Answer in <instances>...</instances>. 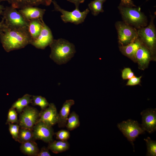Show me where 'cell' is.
I'll return each instance as SVG.
<instances>
[{
    "label": "cell",
    "mask_w": 156,
    "mask_h": 156,
    "mask_svg": "<svg viewBox=\"0 0 156 156\" xmlns=\"http://www.w3.org/2000/svg\"><path fill=\"white\" fill-rule=\"evenodd\" d=\"M118 8L125 23L138 29L147 25L146 18L141 12L140 8L119 5Z\"/></svg>",
    "instance_id": "3957f363"
},
{
    "label": "cell",
    "mask_w": 156,
    "mask_h": 156,
    "mask_svg": "<svg viewBox=\"0 0 156 156\" xmlns=\"http://www.w3.org/2000/svg\"><path fill=\"white\" fill-rule=\"evenodd\" d=\"M70 144L67 140H53L49 143L48 148L53 153L57 154L68 150Z\"/></svg>",
    "instance_id": "ffe728a7"
},
{
    "label": "cell",
    "mask_w": 156,
    "mask_h": 156,
    "mask_svg": "<svg viewBox=\"0 0 156 156\" xmlns=\"http://www.w3.org/2000/svg\"><path fill=\"white\" fill-rule=\"evenodd\" d=\"M32 97L33 105L39 106L41 110L45 109L49 104L46 99L41 96L34 95Z\"/></svg>",
    "instance_id": "484cf974"
},
{
    "label": "cell",
    "mask_w": 156,
    "mask_h": 156,
    "mask_svg": "<svg viewBox=\"0 0 156 156\" xmlns=\"http://www.w3.org/2000/svg\"><path fill=\"white\" fill-rule=\"evenodd\" d=\"M147 146L146 156H156V141L152 140L149 137L144 139Z\"/></svg>",
    "instance_id": "4316f807"
},
{
    "label": "cell",
    "mask_w": 156,
    "mask_h": 156,
    "mask_svg": "<svg viewBox=\"0 0 156 156\" xmlns=\"http://www.w3.org/2000/svg\"><path fill=\"white\" fill-rule=\"evenodd\" d=\"M142 76L137 77L134 76L129 79L126 84V86H134L140 84Z\"/></svg>",
    "instance_id": "1f68e13d"
},
{
    "label": "cell",
    "mask_w": 156,
    "mask_h": 156,
    "mask_svg": "<svg viewBox=\"0 0 156 156\" xmlns=\"http://www.w3.org/2000/svg\"><path fill=\"white\" fill-rule=\"evenodd\" d=\"M134 76V73L129 68H125L122 71L121 76L124 80L129 79Z\"/></svg>",
    "instance_id": "4dcf8cb0"
},
{
    "label": "cell",
    "mask_w": 156,
    "mask_h": 156,
    "mask_svg": "<svg viewBox=\"0 0 156 156\" xmlns=\"http://www.w3.org/2000/svg\"><path fill=\"white\" fill-rule=\"evenodd\" d=\"M103 3V2L97 0L92 1L88 5V8L94 16H97L100 12H104Z\"/></svg>",
    "instance_id": "d4e9b609"
},
{
    "label": "cell",
    "mask_w": 156,
    "mask_h": 156,
    "mask_svg": "<svg viewBox=\"0 0 156 156\" xmlns=\"http://www.w3.org/2000/svg\"><path fill=\"white\" fill-rule=\"evenodd\" d=\"M20 128L17 141L21 144L29 141L34 140L32 129Z\"/></svg>",
    "instance_id": "603a6c76"
},
{
    "label": "cell",
    "mask_w": 156,
    "mask_h": 156,
    "mask_svg": "<svg viewBox=\"0 0 156 156\" xmlns=\"http://www.w3.org/2000/svg\"><path fill=\"white\" fill-rule=\"evenodd\" d=\"M142 116L141 125L145 131L152 133L156 130V109L148 108L141 113Z\"/></svg>",
    "instance_id": "4fadbf2b"
},
{
    "label": "cell",
    "mask_w": 156,
    "mask_h": 156,
    "mask_svg": "<svg viewBox=\"0 0 156 156\" xmlns=\"http://www.w3.org/2000/svg\"><path fill=\"white\" fill-rule=\"evenodd\" d=\"M52 127L42 122H38L32 129L34 140H41L48 143L53 141L54 133Z\"/></svg>",
    "instance_id": "30bf717a"
},
{
    "label": "cell",
    "mask_w": 156,
    "mask_h": 156,
    "mask_svg": "<svg viewBox=\"0 0 156 156\" xmlns=\"http://www.w3.org/2000/svg\"><path fill=\"white\" fill-rule=\"evenodd\" d=\"M68 1L74 4L75 8H79V4L84 2L85 0H67Z\"/></svg>",
    "instance_id": "e575fe53"
},
{
    "label": "cell",
    "mask_w": 156,
    "mask_h": 156,
    "mask_svg": "<svg viewBox=\"0 0 156 156\" xmlns=\"http://www.w3.org/2000/svg\"><path fill=\"white\" fill-rule=\"evenodd\" d=\"M20 149L24 154L31 156H37L40 150L37 144L34 140L21 143Z\"/></svg>",
    "instance_id": "44dd1931"
},
{
    "label": "cell",
    "mask_w": 156,
    "mask_h": 156,
    "mask_svg": "<svg viewBox=\"0 0 156 156\" xmlns=\"http://www.w3.org/2000/svg\"><path fill=\"white\" fill-rule=\"evenodd\" d=\"M2 15L7 27L28 29L29 21L16 8L11 6L5 8Z\"/></svg>",
    "instance_id": "277c9868"
},
{
    "label": "cell",
    "mask_w": 156,
    "mask_h": 156,
    "mask_svg": "<svg viewBox=\"0 0 156 156\" xmlns=\"http://www.w3.org/2000/svg\"><path fill=\"white\" fill-rule=\"evenodd\" d=\"M18 11L29 21L35 19H43L46 10L35 6H29L20 9Z\"/></svg>",
    "instance_id": "2e32d148"
},
{
    "label": "cell",
    "mask_w": 156,
    "mask_h": 156,
    "mask_svg": "<svg viewBox=\"0 0 156 156\" xmlns=\"http://www.w3.org/2000/svg\"><path fill=\"white\" fill-rule=\"evenodd\" d=\"M115 26L118 32V41L121 45H127L138 37L136 28L125 23L118 22Z\"/></svg>",
    "instance_id": "ba28073f"
},
{
    "label": "cell",
    "mask_w": 156,
    "mask_h": 156,
    "mask_svg": "<svg viewBox=\"0 0 156 156\" xmlns=\"http://www.w3.org/2000/svg\"><path fill=\"white\" fill-rule=\"evenodd\" d=\"M32 96L29 94H25L15 101L12 104L11 107L16 109L18 113H21L25 107L32 103Z\"/></svg>",
    "instance_id": "7402d4cb"
},
{
    "label": "cell",
    "mask_w": 156,
    "mask_h": 156,
    "mask_svg": "<svg viewBox=\"0 0 156 156\" xmlns=\"http://www.w3.org/2000/svg\"><path fill=\"white\" fill-rule=\"evenodd\" d=\"M117 126L128 140L134 147L133 142L140 134L145 133V131L141 125L134 120L131 119L124 121L118 124Z\"/></svg>",
    "instance_id": "8992f818"
},
{
    "label": "cell",
    "mask_w": 156,
    "mask_h": 156,
    "mask_svg": "<svg viewBox=\"0 0 156 156\" xmlns=\"http://www.w3.org/2000/svg\"><path fill=\"white\" fill-rule=\"evenodd\" d=\"M97 0L103 2V3L104 2H105L106 1V0Z\"/></svg>",
    "instance_id": "74e56055"
},
{
    "label": "cell",
    "mask_w": 156,
    "mask_h": 156,
    "mask_svg": "<svg viewBox=\"0 0 156 156\" xmlns=\"http://www.w3.org/2000/svg\"><path fill=\"white\" fill-rule=\"evenodd\" d=\"M20 113L18 122L20 127L32 129L39 118V112L38 110L28 105Z\"/></svg>",
    "instance_id": "9c48e42d"
},
{
    "label": "cell",
    "mask_w": 156,
    "mask_h": 156,
    "mask_svg": "<svg viewBox=\"0 0 156 156\" xmlns=\"http://www.w3.org/2000/svg\"><path fill=\"white\" fill-rule=\"evenodd\" d=\"M80 125L78 115L75 112H72L68 118L66 127L68 131H72L78 127Z\"/></svg>",
    "instance_id": "cb8c5ba5"
},
{
    "label": "cell",
    "mask_w": 156,
    "mask_h": 156,
    "mask_svg": "<svg viewBox=\"0 0 156 156\" xmlns=\"http://www.w3.org/2000/svg\"><path fill=\"white\" fill-rule=\"evenodd\" d=\"M74 104L75 101L73 99L66 100L63 104L58 113L59 120L57 124L59 127H66L70 108Z\"/></svg>",
    "instance_id": "ac0fdd59"
},
{
    "label": "cell",
    "mask_w": 156,
    "mask_h": 156,
    "mask_svg": "<svg viewBox=\"0 0 156 156\" xmlns=\"http://www.w3.org/2000/svg\"><path fill=\"white\" fill-rule=\"evenodd\" d=\"M48 148L45 147H42L40 150H39L37 156H50V154Z\"/></svg>",
    "instance_id": "d6a6232c"
},
{
    "label": "cell",
    "mask_w": 156,
    "mask_h": 156,
    "mask_svg": "<svg viewBox=\"0 0 156 156\" xmlns=\"http://www.w3.org/2000/svg\"><path fill=\"white\" fill-rule=\"evenodd\" d=\"M44 22L43 19H40L29 21L28 31L32 40L35 39L38 36Z\"/></svg>",
    "instance_id": "d6986e66"
},
{
    "label": "cell",
    "mask_w": 156,
    "mask_h": 156,
    "mask_svg": "<svg viewBox=\"0 0 156 156\" xmlns=\"http://www.w3.org/2000/svg\"><path fill=\"white\" fill-rule=\"evenodd\" d=\"M59 120L58 113L55 105L53 103H49L48 106L39 112L38 122H42L52 127L57 123Z\"/></svg>",
    "instance_id": "7c38bea8"
},
{
    "label": "cell",
    "mask_w": 156,
    "mask_h": 156,
    "mask_svg": "<svg viewBox=\"0 0 156 156\" xmlns=\"http://www.w3.org/2000/svg\"><path fill=\"white\" fill-rule=\"evenodd\" d=\"M53 39L50 29L44 22L39 35L36 39L31 40L30 44L36 48L44 49L51 44Z\"/></svg>",
    "instance_id": "8fae6325"
},
{
    "label": "cell",
    "mask_w": 156,
    "mask_h": 156,
    "mask_svg": "<svg viewBox=\"0 0 156 156\" xmlns=\"http://www.w3.org/2000/svg\"><path fill=\"white\" fill-rule=\"evenodd\" d=\"M6 27L4 20L3 18H2V21L0 22V34L3 32Z\"/></svg>",
    "instance_id": "d590c367"
},
{
    "label": "cell",
    "mask_w": 156,
    "mask_h": 156,
    "mask_svg": "<svg viewBox=\"0 0 156 156\" xmlns=\"http://www.w3.org/2000/svg\"><path fill=\"white\" fill-rule=\"evenodd\" d=\"M57 139L61 140H67L70 137L69 131L66 130H61L55 133Z\"/></svg>",
    "instance_id": "f546056e"
},
{
    "label": "cell",
    "mask_w": 156,
    "mask_h": 156,
    "mask_svg": "<svg viewBox=\"0 0 156 156\" xmlns=\"http://www.w3.org/2000/svg\"><path fill=\"white\" fill-rule=\"evenodd\" d=\"M153 57L150 51L142 43L135 55V62L138 63L139 68L143 70L146 69Z\"/></svg>",
    "instance_id": "5bb4252c"
},
{
    "label": "cell",
    "mask_w": 156,
    "mask_h": 156,
    "mask_svg": "<svg viewBox=\"0 0 156 156\" xmlns=\"http://www.w3.org/2000/svg\"><path fill=\"white\" fill-rule=\"evenodd\" d=\"M153 18L148 26L138 29L139 38L150 51L153 57L156 53V31Z\"/></svg>",
    "instance_id": "5b68a950"
},
{
    "label": "cell",
    "mask_w": 156,
    "mask_h": 156,
    "mask_svg": "<svg viewBox=\"0 0 156 156\" xmlns=\"http://www.w3.org/2000/svg\"><path fill=\"white\" fill-rule=\"evenodd\" d=\"M2 45L7 52L20 49L30 44L32 39L27 28L6 27L0 34Z\"/></svg>",
    "instance_id": "6da1fadb"
},
{
    "label": "cell",
    "mask_w": 156,
    "mask_h": 156,
    "mask_svg": "<svg viewBox=\"0 0 156 156\" xmlns=\"http://www.w3.org/2000/svg\"><path fill=\"white\" fill-rule=\"evenodd\" d=\"M7 0H0V2L2 1H7Z\"/></svg>",
    "instance_id": "f35d334b"
},
{
    "label": "cell",
    "mask_w": 156,
    "mask_h": 156,
    "mask_svg": "<svg viewBox=\"0 0 156 156\" xmlns=\"http://www.w3.org/2000/svg\"><path fill=\"white\" fill-rule=\"evenodd\" d=\"M5 8L3 5L0 4V15H2L3 10Z\"/></svg>",
    "instance_id": "8d00e7d4"
},
{
    "label": "cell",
    "mask_w": 156,
    "mask_h": 156,
    "mask_svg": "<svg viewBox=\"0 0 156 156\" xmlns=\"http://www.w3.org/2000/svg\"><path fill=\"white\" fill-rule=\"evenodd\" d=\"M49 46L51 49L49 57L59 65L66 63L76 52L74 45L62 38L54 39Z\"/></svg>",
    "instance_id": "7a4b0ae2"
},
{
    "label": "cell",
    "mask_w": 156,
    "mask_h": 156,
    "mask_svg": "<svg viewBox=\"0 0 156 156\" xmlns=\"http://www.w3.org/2000/svg\"><path fill=\"white\" fill-rule=\"evenodd\" d=\"M55 10L60 12L62 15L61 18L65 23H70L75 25H78L83 23L90 12L88 8L83 12H80L79 8H75L72 11H68L62 8L56 2L52 1Z\"/></svg>",
    "instance_id": "52a82bcc"
},
{
    "label": "cell",
    "mask_w": 156,
    "mask_h": 156,
    "mask_svg": "<svg viewBox=\"0 0 156 156\" xmlns=\"http://www.w3.org/2000/svg\"><path fill=\"white\" fill-rule=\"evenodd\" d=\"M120 5L130 7H136L133 4L132 0H121Z\"/></svg>",
    "instance_id": "836d02e7"
},
{
    "label": "cell",
    "mask_w": 156,
    "mask_h": 156,
    "mask_svg": "<svg viewBox=\"0 0 156 156\" xmlns=\"http://www.w3.org/2000/svg\"><path fill=\"white\" fill-rule=\"evenodd\" d=\"M148 0H146V1H148Z\"/></svg>",
    "instance_id": "ab89813d"
},
{
    "label": "cell",
    "mask_w": 156,
    "mask_h": 156,
    "mask_svg": "<svg viewBox=\"0 0 156 156\" xmlns=\"http://www.w3.org/2000/svg\"><path fill=\"white\" fill-rule=\"evenodd\" d=\"M142 43V42L138 37L134 41L127 45H121L120 46V50L123 54L135 62L136 52Z\"/></svg>",
    "instance_id": "e0dca14e"
},
{
    "label": "cell",
    "mask_w": 156,
    "mask_h": 156,
    "mask_svg": "<svg viewBox=\"0 0 156 156\" xmlns=\"http://www.w3.org/2000/svg\"><path fill=\"white\" fill-rule=\"evenodd\" d=\"M9 129L12 138L16 141H17L20 126L17 124H13L11 123H8Z\"/></svg>",
    "instance_id": "f1b7e54d"
},
{
    "label": "cell",
    "mask_w": 156,
    "mask_h": 156,
    "mask_svg": "<svg viewBox=\"0 0 156 156\" xmlns=\"http://www.w3.org/2000/svg\"><path fill=\"white\" fill-rule=\"evenodd\" d=\"M52 0H7L13 7L21 9L29 6H36L40 5H49Z\"/></svg>",
    "instance_id": "9a60e30c"
},
{
    "label": "cell",
    "mask_w": 156,
    "mask_h": 156,
    "mask_svg": "<svg viewBox=\"0 0 156 156\" xmlns=\"http://www.w3.org/2000/svg\"><path fill=\"white\" fill-rule=\"evenodd\" d=\"M17 114L15 109L11 107L8 111L6 124L18 123Z\"/></svg>",
    "instance_id": "83f0119b"
}]
</instances>
